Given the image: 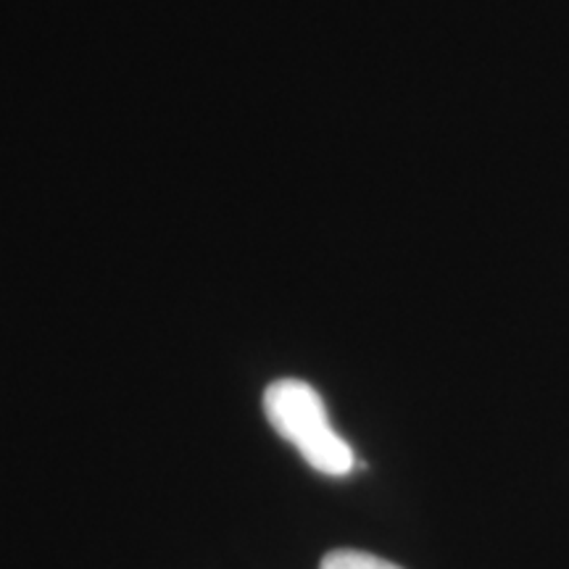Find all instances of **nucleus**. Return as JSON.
Returning a JSON list of instances; mask_svg holds the SVG:
<instances>
[{"mask_svg": "<svg viewBox=\"0 0 569 569\" xmlns=\"http://www.w3.org/2000/svg\"><path fill=\"white\" fill-rule=\"evenodd\" d=\"M264 415L277 436L288 440L319 475L346 478L353 472V448L330 425L322 396L309 382L296 377L274 380L264 390Z\"/></svg>", "mask_w": 569, "mask_h": 569, "instance_id": "nucleus-1", "label": "nucleus"}, {"mask_svg": "<svg viewBox=\"0 0 569 569\" xmlns=\"http://www.w3.org/2000/svg\"><path fill=\"white\" fill-rule=\"evenodd\" d=\"M319 569H403V567H398L393 561L375 557V553H367V551L338 549V551L325 553Z\"/></svg>", "mask_w": 569, "mask_h": 569, "instance_id": "nucleus-2", "label": "nucleus"}]
</instances>
